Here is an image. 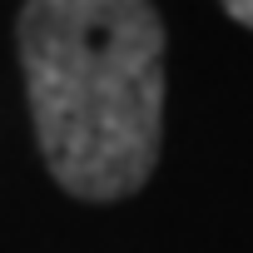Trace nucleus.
I'll return each mask as SVG.
<instances>
[{"label":"nucleus","mask_w":253,"mask_h":253,"mask_svg":"<svg viewBox=\"0 0 253 253\" xmlns=\"http://www.w3.org/2000/svg\"><path fill=\"white\" fill-rule=\"evenodd\" d=\"M35 139L65 194H139L164 139V20L144 0H30L15 25Z\"/></svg>","instance_id":"nucleus-1"},{"label":"nucleus","mask_w":253,"mask_h":253,"mask_svg":"<svg viewBox=\"0 0 253 253\" xmlns=\"http://www.w3.org/2000/svg\"><path fill=\"white\" fill-rule=\"evenodd\" d=\"M228 15H233L238 25H248V30H253V0H233V5H228Z\"/></svg>","instance_id":"nucleus-2"}]
</instances>
